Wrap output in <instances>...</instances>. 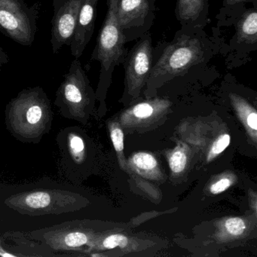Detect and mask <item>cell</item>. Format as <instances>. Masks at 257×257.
<instances>
[{"label": "cell", "mask_w": 257, "mask_h": 257, "mask_svg": "<svg viewBox=\"0 0 257 257\" xmlns=\"http://www.w3.org/2000/svg\"><path fill=\"white\" fill-rule=\"evenodd\" d=\"M7 115L10 130L16 136L37 140L50 124V100L41 87L27 88L9 103Z\"/></svg>", "instance_id": "obj_1"}, {"label": "cell", "mask_w": 257, "mask_h": 257, "mask_svg": "<svg viewBox=\"0 0 257 257\" xmlns=\"http://www.w3.org/2000/svg\"><path fill=\"white\" fill-rule=\"evenodd\" d=\"M118 3L119 0H107V13L91 55V61L100 64L98 93L106 91L115 67L125 60V37L117 16Z\"/></svg>", "instance_id": "obj_2"}, {"label": "cell", "mask_w": 257, "mask_h": 257, "mask_svg": "<svg viewBox=\"0 0 257 257\" xmlns=\"http://www.w3.org/2000/svg\"><path fill=\"white\" fill-rule=\"evenodd\" d=\"M94 93L79 59L72 61L56 93L55 104L68 118H80L94 101Z\"/></svg>", "instance_id": "obj_3"}, {"label": "cell", "mask_w": 257, "mask_h": 257, "mask_svg": "<svg viewBox=\"0 0 257 257\" xmlns=\"http://www.w3.org/2000/svg\"><path fill=\"white\" fill-rule=\"evenodd\" d=\"M41 4L29 7L25 0H0V26L4 35L19 44L30 46L38 30Z\"/></svg>", "instance_id": "obj_4"}, {"label": "cell", "mask_w": 257, "mask_h": 257, "mask_svg": "<svg viewBox=\"0 0 257 257\" xmlns=\"http://www.w3.org/2000/svg\"><path fill=\"white\" fill-rule=\"evenodd\" d=\"M199 40L184 37L169 45L154 67L149 79L174 77L203 61L204 52Z\"/></svg>", "instance_id": "obj_5"}, {"label": "cell", "mask_w": 257, "mask_h": 257, "mask_svg": "<svg viewBox=\"0 0 257 257\" xmlns=\"http://www.w3.org/2000/svg\"><path fill=\"white\" fill-rule=\"evenodd\" d=\"M76 202L73 194L62 190L34 191L9 198L6 204L23 214H60L73 210Z\"/></svg>", "instance_id": "obj_6"}, {"label": "cell", "mask_w": 257, "mask_h": 257, "mask_svg": "<svg viewBox=\"0 0 257 257\" xmlns=\"http://www.w3.org/2000/svg\"><path fill=\"white\" fill-rule=\"evenodd\" d=\"M82 3V0H53L51 44L54 55L63 46H70Z\"/></svg>", "instance_id": "obj_7"}, {"label": "cell", "mask_w": 257, "mask_h": 257, "mask_svg": "<svg viewBox=\"0 0 257 257\" xmlns=\"http://www.w3.org/2000/svg\"><path fill=\"white\" fill-rule=\"evenodd\" d=\"M152 42L150 35L146 36L131 51L125 58V79L127 89L137 94L145 85L152 70Z\"/></svg>", "instance_id": "obj_8"}, {"label": "cell", "mask_w": 257, "mask_h": 257, "mask_svg": "<svg viewBox=\"0 0 257 257\" xmlns=\"http://www.w3.org/2000/svg\"><path fill=\"white\" fill-rule=\"evenodd\" d=\"M99 0H82L76 29L70 47L72 55L79 59L92 37Z\"/></svg>", "instance_id": "obj_9"}, {"label": "cell", "mask_w": 257, "mask_h": 257, "mask_svg": "<svg viewBox=\"0 0 257 257\" xmlns=\"http://www.w3.org/2000/svg\"><path fill=\"white\" fill-rule=\"evenodd\" d=\"M148 10V0H119L117 16L121 29L135 26L147 16Z\"/></svg>", "instance_id": "obj_10"}, {"label": "cell", "mask_w": 257, "mask_h": 257, "mask_svg": "<svg viewBox=\"0 0 257 257\" xmlns=\"http://www.w3.org/2000/svg\"><path fill=\"white\" fill-rule=\"evenodd\" d=\"M237 39L240 43L254 44L257 42V13L250 10L245 13L237 24Z\"/></svg>", "instance_id": "obj_11"}, {"label": "cell", "mask_w": 257, "mask_h": 257, "mask_svg": "<svg viewBox=\"0 0 257 257\" xmlns=\"http://www.w3.org/2000/svg\"><path fill=\"white\" fill-rule=\"evenodd\" d=\"M50 244L56 248L62 249H73L86 244L88 237L85 233L79 231H63L57 233L55 236H51Z\"/></svg>", "instance_id": "obj_12"}, {"label": "cell", "mask_w": 257, "mask_h": 257, "mask_svg": "<svg viewBox=\"0 0 257 257\" xmlns=\"http://www.w3.org/2000/svg\"><path fill=\"white\" fill-rule=\"evenodd\" d=\"M130 161L134 169L144 177L155 178L159 174L157 160L150 153H136Z\"/></svg>", "instance_id": "obj_13"}, {"label": "cell", "mask_w": 257, "mask_h": 257, "mask_svg": "<svg viewBox=\"0 0 257 257\" xmlns=\"http://www.w3.org/2000/svg\"><path fill=\"white\" fill-rule=\"evenodd\" d=\"M231 103L234 105L237 113L243 119L246 127L251 132V135L255 140L257 131V114L244 100L235 94H231Z\"/></svg>", "instance_id": "obj_14"}, {"label": "cell", "mask_w": 257, "mask_h": 257, "mask_svg": "<svg viewBox=\"0 0 257 257\" xmlns=\"http://www.w3.org/2000/svg\"><path fill=\"white\" fill-rule=\"evenodd\" d=\"M168 106V102L163 100H155L149 102L138 103L127 111L126 115H132L138 121L149 119L156 115L161 109H165Z\"/></svg>", "instance_id": "obj_15"}, {"label": "cell", "mask_w": 257, "mask_h": 257, "mask_svg": "<svg viewBox=\"0 0 257 257\" xmlns=\"http://www.w3.org/2000/svg\"><path fill=\"white\" fill-rule=\"evenodd\" d=\"M204 7V0H178V13L180 19L195 20Z\"/></svg>", "instance_id": "obj_16"}, {"label": "cell", "mask_w": 257, "mask_h": 257, "mask_svg": "<svg viewBox=\"0 0 257 257\" xmlns=\"http://www.w3.org/2000/svg\"><path fill=\"white\" fill-rule=\"evenodd\" d=\"M187 163V156L181 149L177 148L169 158V165L174 174H180L184 171Z\"/></svg>", "instance_id": "obj_17"}, {"label": "cell", "mask_w": 257, "mask_h": 257, "mask_svg": "<svg viewBox=\"0 0 257 257\" xmlns=\"http://www.w3.org/2000/svg\"><path fill=\"white\" fill-rule=\"evenodd\" d=\"M246 223L239 217H231L227 219L224 223V228L228 235L237 237L244 232Z\"/></svg>", "instance_id": "obj_18"}, {"label": "cell", "mask_w": 257, "mask_h": 257, "mask_svg": "<svg viewBox=\"0 0 257 257\" xmlns=\"http://www.w3.org/2000/svg\"><path fill=\"white\" fill-rule=\"evenodd\" d=\"M110 137L117 154L118 156H122L124 150V134L119 126L115 124L110 126Z\"/></svg>", "instance_id": "obj_19"}, {"label": "cell", "mask_w": 257, "mask_h": 257, "mask_svg": "<svg viewBox=\"0 0 257 257\" xmlns=\"http://www.w3.org/2000/svg\"><path fill=\"white\" fill-rule=\"evenodd\" d=\"M69 148L73 158L76 161L80 160L84 154L85 144L83 140L76 135H72L69 140Z\"/></svg>", "instance_id": "obj_20"}, {"label": "cell", "mask_w": 257, "mask_h": 257, "mask_svg": "<svg viewBox=\"0 0 257 257\" xmlns=\"http://www.w3.org/2000/svg\"><path fill=\"white\" fill-rule=\"evenodd\" d=\"M230 144V136L228 135H221L217 138L212 145L210 149V153H209L207 161L210 162L215 156L222 153Z\"/></svg>", "instance_id": "obj_21"}, {"label": "cell", "mask_w": 257, "mask_h": 257, "mask_svg": "<svg viewBox=\"0 0 257 257\" xmlns=\"http://www.w3.org/2000/svg\"><path fill=\"white\" fill-rule=\"evenodd\" d=\"M127 241L128 240H127V237L123 234H112L104 239L102 243V246L106 249H113L117 246L124 247L127 244Z\"/></svg>", "instance_id": "obj_22"}, {"label": "cell", "mask_w": 257, "mask_h": 257, "mask_svg": "<svg viewBox=\"0 0 257 257\" xmlns=\"http://www.w3.org/2000/svg\"><path fill=\"white\" fill-rule=\"evenodd\" d=\"M231 183H232V181L230 179H220L210 186V192L213 195L222 193L231 186Z\"/></svg>", "instance_id": "obj_23"}, {"label": "cell", "mask_w": 257, "mask_h": 257, "mask_svg": "<svg viewBox=\"0 0 257 257\" xmlns=\"http://www.w3.org/2000/svg\"><path fill=\"white\" fill-rule=\"evenodd\" d=\"M10 62V58L7 52L0 46V72L2 71L3 67Z\"/></svg>", "instance_id": "obj_24"}, {"label": "cell", "mask_w": 257, "mask_h": 257, "mask_svg": "<svg viewBox=\"0 0 257 257\" xmlns=\"http://www.w3.org/2000/svg\"><path fill=\"white\" fill-rule=\"evenodd\" d=\"M228 1H231L233 3H240V2H250L252 0H228Z\"/></svg>", "instance_id": "obj_25"}, {"label": "cell", "mask_w": 257, "mask_h": 257, "mask_svg": "<svg viewBox=\"0 0 257 257\" xmlns=\"http://www.w3.org/2000/svg\"><path fill=\"white\" fill-rule=\"evenodd\" d=\"M0 33H2L3 34H4V31L3 30V28L0 26Z\"/></svg>", "instance_id": "obj_26"}]
</instances>
